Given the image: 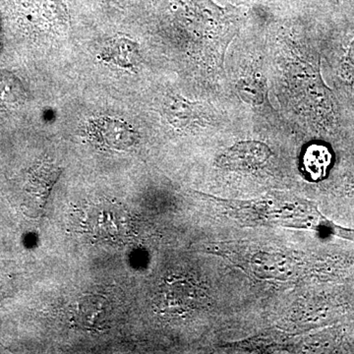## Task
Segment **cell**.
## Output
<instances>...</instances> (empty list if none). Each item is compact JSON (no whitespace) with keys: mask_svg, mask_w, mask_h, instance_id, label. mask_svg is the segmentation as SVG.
Masks as SVG:
<instances>
[{"mask_svg":"<svg viewBox=\"0 0 354 354\" xmlns=\"http://www.w3.org/2000/svg\"><path fill=\"white\" fill-rule=\"evenodd\" d=\"M335 29L329 38L337 86L346 102L348 114L354 116V1L335 15Z\"/></svg>","mask_w":354,"mask_h":354,"instance_id":"1","label":"cell"},{"mask_svg":"<svg viewBox=\"0 0 354 354\" xmlns=\"http://www.w3.org/2000/svg\"><path fill=\"white\" fill-rule=\"evenodd\" d=\"M330 164H332V153L326 146H311L305 153V169L314 180L322 178L330 167Z\"/></svg>","mask_w":354,"mask_h":354,"instance_id":"4","label":"cell"},{"mask_svg":"<svg viewBox=\"0 0 354 354\" xmlns=\"http://www.w3.org/2000/svg\"><path fill=\"white\" fill-rule=\"evenodd\" d=\"M88 132L97 145L109 150H128L136 142L134 129L124 121L115 118H97L90 123Z\"/></svg>","mask_w":354,"mask_h":354,"instance_id":"2","label":"cell"},{"mask_svg":"<svg viewBox=\"0 0 354 354\" xmlns=\"http://www.w3.org/2000/svg\"><path fill=\"white\" fill-rule=\"evenodd\" d=\"M59 174L60 169L55 165L48 164V162L39 165L36 169L32 171L31 176H30L31 190L36 195L37 192H39L38 196L46 199L48 191L57 180Z\"/></svg>","mask_w":354,"mask_h":354,"instance_id":"5","label":"cell"},{"mask_svg":"<svg viewBox=\"0 0 354 354\" xmlns=\"http://www.w3.org/2000/svg\"><path fill=\"white\" fill-rule=\"evenodd\" d=\"M271 155V150L265 144L243 142L223 153L218 158V164L230 171H253L265 165Z\"/></svg>","mask_w":354,"mask_h":354,"instance_id":"3","label":"cell"}]
</instances>
